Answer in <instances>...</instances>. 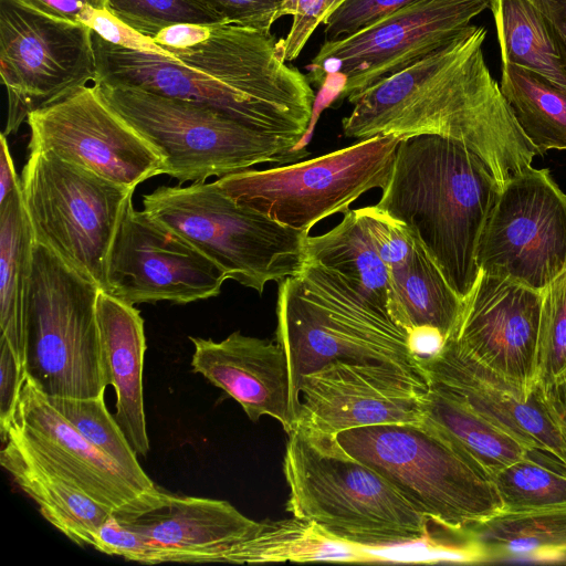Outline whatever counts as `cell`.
Masks as SVG:
<instances>
[{"instance_id": "obj_2", "label": "cell", "mask_w": 566, "mask_h": 566, "mask_svg": "<svg viewBox=\"0 0 566 566\" xmlns=\"http://www.w3.org/2000/svg\"><path fill=\"white\" fill-rule=\"evenodd\" d=\"M375 205L403 224L463 300L480 269L478 248L502 187L462 143L438 136L402 138Z\"/></svg>"}, {"instance_id": "obj_48", "label": "cell", "mask_w": 566, "mask_h": 566, "mask_svg": "<svg viewBox=\"0 0 566 566\" xmlns=\"http://www.w3.org/2000/svg\"><path fill=\"white\" fill-rule=\"evenodd\" d=\"M344 0H328V8H327V12H326V15L324 17V19L331 13L333 12ZM323 19V20H324Z\"/></svg>"}, {"instance_id": "obj_10", "label": "cell", "mask_w": 566, "mask_h": 566, "mask_svg": "<svg viewBox=\"0 0 566 566\" xmlns=\"http://www.w3.org/2000/svg\"><path fill=\"white\" fill-rule=\"evenodd\" d=\"M401 139L375 136L310 160L243 170L216 182L237 203L295 230L345 213L367 191L382 189Z\"/></svg>"}, {"instance_id": "obj_39", "label": "cell", "mask_w": 566, "mask_h": 566, "mask_svg": "<svg viewBox=\"0 0 566 566\" xmlns=\"http://www.w3.org/2000/svg\"><path fill=\"white\" fill-rule=\"evenodd\" d=\"M95 549L143 564L163 563L158 548L144 535L123 524L112 513L101 525Z\"/></svg>"}, {"instance_id": "obj_26", "label": "cell", "mask_w": 566, "mask_h": 566, "mask_svg": "<svg viewBox=\"0 0 566 566\" xmlns=\"http://www.w3.org/2000/svg\"><path fill=\"white\" fill-rule=\"evenodd\" d=\"M317 560L379 562L370 547L336 537L317 524L295 516L258 522L252 533L223 558V563L232 564Z\"/></svg>"}, {"instance_id": "obj_7", "label": "cell", "mask_w": 566, "mask_h": 566, "mask_svg": "<svg viewBox=\"0 0 566 566\" xmlns=\"http://www.w3.org/2000/svg\"><path fill=\"white\" fill-rule=\"evenodd\" d=\"M99 289L34 243L25 304L24 369L48 397L105 395L96 314Z\"/></svg>"}, {"instance_id": "obj_28", "label": "cell", "mask_w": 566, "mask_h": 566, "mask_svg": "<svg viewBox=\"0 0 566 566\" xmlns=\"http://www.w3.org/2000/svg\"><path fill=\"white\" fill-rule=\"evenodd\" d=\"M389 275L395 296L392 322L408 335L432 329L446 342L460 322L464 300L449 285L416 238L407 262Z\"/></svg>"}, {"instance_id": "obj_6", "label": "cell", "mask_w": 566, "mask_h": 566, "mask_svg": "<svg viewBox=\"0 0 566 566\" xmlns=\"http://www.w3.org/2000/svg\"><path fill=\"white\" fill-rule=\"evenodd\" d=\"M144 211L171 229L243 286L264 292L269 282L297 274L307 231L285 227L237 203L216 182L160 186L143 197Z\"/></svg>"}, {"instance_id": "obj_3", "label": "cell", "mask_w": 566, "mask_h": 566, "mask_svg": "<svg viewBox=\"0 0 566 566\" xmlns=\"http://www.w3.org/2000/svg\"><path fill=\"white\" fill-rule=\"evenodd\" d=\"M287 434L283 473L292 516L368 547L428 536L430 521L384 476L349 454L336 436L298 424Z\"/></svg>"}, {"instance_id": "obj_24", "label": "cell", "mask_w": 566, "mask_h": 566, "mask_svg": "<svg viewBox=\"0 0 566 566\" xmlns=\"http://www.w3.org/2000/svg\"><path fill=\"white\" fill-rule=\"evenodd\" d=\"M304 262L323 269L344 293L376 316L392 322L395 296L388 269L355 210L345 212L343 220L324 234H308Z\"/></svg>"}, {"instance_id": "obj_38", "label": "cell", "mask_w": 566, "mask_h": 566, "mask_svg": "<svg viewBox=\"0 0 566 566\" xmlns=\"http://www.w3.org/2000/svg\"><path fill=\"white\" fill-rule=\"evenodd\" d=\"M419 0H344L324 20L326 40L348 36Z\"/></svg>"}, {"instance_id": "obj_20", "label": "cell", "mask_w": 566, "mask_h": 566, "mask_svg": "<svg viewBox=\"0 0 566 566\" xmlns=\"http://www.w3.org/2000/svg\"><path fill=\"white\" fill-rule=\"evenodd\" d=\"M9 439L114 512L144 494L130 476L88 442L29 379L1 441Z\"/></svg>"}, {"instance_id": "obj_47", "label": "cell", "mask_w": 566, "mask_h": 566, "mask_svg": "<svg viewBox=\"0 0 566 566\" xmlns=\"http://www.w3.org/2000/svg\"><path fill=\"white\" fill-rule=\"evenodd\" d=\"M544 391L566 444V374L558 381L544 389Z\"/></svg>"}, {"instance_id": "obj_36", "label": "cell", "mask_w": 566, "mask_h": 566, "mask_svg": "<svg viewBox=\"0 0 566 566\" xmlns=\"http://www.w3.org/2000/svg\"><path fill=\"white\" fill-rule=\"evenodd\" d=\"M542 294L537 385L546 389L566 374V271Z\"/></svg>"}, {"instance_id": "obj_42", "label": "cell", "mask_w": 566, "mask_h": 566, "mask_svg": "<svg viewBox=\"0 0 566 566\" xmlns=\"http://www.w3.org/2000/svg\"><path fill=\"white\" fill-rule=\"evenodd\" d=\"M82 23L90 27L106 42L119 48L176 59L153 39L119 21L107 9H91L83 18Z\"/></svg>"}, {"instance_id": "obj_9", "label": "cell", "mask_w": 566, "mask_h": 566, "mask_svg": "<svg viewBox=\"0 0 566 566\" xmlns=\"http://www.w3.org/2000/svg\"><path fill=\"white\" fill-rule=\"evenodd\" d=\"M20 177L34 241L106 292L109 249L134 189L50 150H31Z\"/></svg>"}, {"instance_id": "obj_25", "label": "cell", "mask_w": 566, "mask_h": 566, "mask_svg": "<svg viewBox=\"0 0 566 566\" xmlns=\"http://www.w3.org/2000/svg\"><path fill=\"white\" fill-rule=\"evenodd\" d=\"M1 465L30 496L41 515L80 546L95 547L98 528L114 512L78 485L46 468L13 441H2Z\"/></svg>"}, {"instance_id": "obj_31", "label": "cell", "mask_w": 566, "mask_h": 566, "mask_svg": "<svg viewBox=\"0 0 566 566\" xmlns=\"http://www.w3.org/2000/svg\"><path fill=\"white\" fill-rule=\"evenodd\" d=\"M500 88L538 155L566 150V93L537 73L506 62H502Z\"/></svg>"}, {"instance_id": "obj_16", "label": "cell", "mask_w": 566, "mask_h": 566, "mask_svg": "<svg viewBox=\"0 0 566 566\" xmlns=\"http://www.w3.org/2000/svg\"><path fill=\"white\" fill-rule=\"evenodd\" d=\"M223 271L181 235L126 203L106 266V292L132 304H187L220 294Z\"/></svg>"}, {"instance_id": "obj_27", "label": "cell", "mask_w": 566, "mask_h": 566, "mask_svg": "<svg viewBox=\"0 0 566 566\" xmlns=\"http://www.w3.org/2000/svg\"><path fill=\"white\" fill-rule=\"evenodd\" d=\"M461 536L474 560L542 558L566 554V507L500 511Z\"/></svg>"}, {"instance_id": "obj_29", "label": "cell", "mask_w": 566, "mask_h": 566, "mask_svg": "<svg viewBox=\"0 0 566 566\" xmlns=\"http://www.w3.org/2000/svg\"><path fill=\"white\" fill-rule=\"evenodd\" d=\"M34 243L20 188L0 206V327L1 336L23 365L25 304Z\"/></svg>"}, {"instance_id": "obj_13", "label": "cell", "mask_w": 566, "mask_h": 566, "mask_svg": "<svg viewBox=\"0 0 566 566\" xmlns=\"http://www.w3.org/2000/svg\"><path fill=\"white\" fill-rule=\"evenodd\" d=\"M476 261L480 272L538 292L566 271V195L548 169L527 167L502 187Z\"/></svg>"}, {"instance_id": "obj_32", "label": "cell", "mask_w": 566, "mask_h": 566, "mask_svg": "<svg viewBox=\"0 0 566 566\" xmlns=\"http://www.w3.org/2000/svg\"><path fill=\"white\" fill-rule=\"evenodd\" d=\"M423 409V420L438 428L492 476L530 450L511 434L433 388H427Z\"/></svg>"}, {"instance_id": "obj_40", "label": "cell", "mask_w": 566, "mask_h": 566, "mask_svg": "<svg viewBox=\"0 0 566 566\" xmlns=\"http://www.w3.org/2000/svg\"><path fill=\"white\" fill-rule=\"evenodd\" d=\"M328 8V0H285L277 12V20L292 15V25L285 38L279 40L277 46L285 62L298 57L308 39L323 22Z\"/></svg>"}, {"instance_id": "obj_12", "label": "cell", "mask_w": 566, "mask_h": 566, "mask_svg": "<svg viewBox=\"0 0 566 566\" xmlns=\"http://www.w3.org/2000/svg\"><path fill=\"white\" fill-rule=\"evenodd\" d=\"M490 0H419L348 36L325 40L307 66L311 84L342 77L348 98L450 42Z\"/></svg>"}, {"instance_id": "obj_17", "label": "cell", "mask_w": 566, "mask_h": 566, "mask_svg": "<svg viewBox=\"0 0 566 566\" xmlns=\"http://www.w3.org/2000/svg\"><path fill=\"white\" fill-rule=\"evenodd\" d=\"M427 388L391 365L333 363L303 378L296 426L337 436L361 427L420 423Z\"/></svg>"}, {"instance_id": "obj_34", "label": "cell", "mask_w": 566, "mask_h": 566, "mask_svg": "<svg viewBox=\"0 0 566 566\" xmlns=\"http://www.w3.org/2000/svg\"><path fill=\"white\" fill-rule=\"evenodd\" d=\"M45 397L88 442L124 470L143 493L156 489L115 417L107 410L104 395L92 398Z\"/></svg>"}, {"instance_id": "obj_23", "label": "cell", "mask_w": 566, "mask_h": 566, "mask_svg": "<svg viewBox=\"0 0 566 566\" xmlns=\"http://www.w3.org/2000/svg\"><path fill=\"white\" fill-rule=\"evenodd\" d=\"M96 314L104 377L116 394L114 417L135 452L146 457L150 446L143 394L144 319L134 305L101 290Z\"/></svg>"}, {"instance_id": "obj_22", "label": "cell", "mask_w": 566, "mask_h": 566, "mask_svg": "<svg viewBox=\"0 0 566 566\" xmlns=\"http://www.w3.org/2000/svg\"><path fill=\"white\" fill-rule=\"evenodd\" d=\"M192 371L222 389L251 421L262 416L277 420L286 433L296 426L290 367L282 346L237 331L216 342L189 336Z\"/></svg>"}, {"instance_id": "obj_14", "label": "cell", "mask_w": 566, "mask_h": 566, "mask_svg": "<svg viewBox=\"0 0 566 566\" xmlns=\"http://www.w3.org/2000/svg\"><path fill=\"white\" fill-rule=\"evenodd\" d=\"M29 151L50 150L61 159L134 189L165 175L160 153L104 98L85 85L32 112Z\"/></svg>"}, {"instance_id": "obj_37", "label": "cell", "mask_w": 566, "mask_h": 566, "mask_svg": "<svg viewBox=\"0 0 566 566\" xmlns=\"http://www.w3.org/2000/svg\"><path fill=\"white\" fill-rule=\"evenodd\" d=\"M355 211L388 272L401 268L415 247V238L409 230L376 206L363 207Z\"/></svg>"}, {"instance_id": "obj_8", "label": "cell", "mask_w": 566, "mask_h": 566, "mask_svg": "<svg viewBox=\"0 0 566 566\" xmlns=\"http://www.w3.org/2000/svg\"><path fill=\"white\" fill-rule=\"evenodd\" d=\"M95 84L107 103L160 153L165 175L180 184L308 155L297 151L294 140L253 129L200 104L134 86Z\"/></svg>"}, {"instance_id": "obj_30", "label": "cell", "mask_w": 566, "mask_h": 566, "mask_svg": "<svg viewBox=\"0 0 566 566\" xmlns=\"http://www.w3.org/2000/svg\"><path fill=\"white\" fill-rule=\"evenodd\" d=\"M502 62L533 71L566 93L564 61L543 17L528 0H490Z\"/></svg>"}, {"instance_id": "obj_46", "label": "cell", "mask_w": 566, "mask_h": 566, "mask_svg": "<svg viewBox=\"0 0 566 566\" xmlns=\"http://www.w3.org/2000/svg\"><path fill=\"white\" fill-rule=\"evenodd\" d=\"M20 188L21 177L14 169L7 136L2 133L0 137V206Z\"/></svg>"}, {"instance_id": "obj_4", "label": "cell", "mask_w": 566, "mask_h": 566, "mask_svg": "<svg viewBox=\"0 0 566 566\" xmlns=\"http://www.w3.org/2000/svg\"><path fill=\"white\" fill-rule=\"evenodd\" d=\"M336 438L420 514L454 534L503 510L493 476L426 420L355 428Z\"/></svg>"}, {"instance_id": "obj_15", "label": "cell", "mask_w": 566, "mask_h": 566, "mask_svg": "<svg viewBox=\"0 0 566 566\" xmlns=\"http://www.w3.org/2000/svg\"><path fill=\"white\" fill-rule=\"evenodd\" d=\"M94 83L126 85L213 108L253 129L298 143L313 113L163 55L119 48L93 32ZM297 145V144H296Z\"/></svg>"}, {"instance_id": "obj_19", "label": "cell", "mask_w": 566, "mask_h": 566, "mask_svg": "<svg viewBox=\"0 0 566 566\" xmlns=\"http://www.w3.org/2000/svg\"><path fill=\"white\" fill-rule=\"evenodd\" d=\"M420 363L427 387L470 409L528 449L548 452L566 464V444L539 385L531 394L524 392L465 353L451 337Z\"/></svg>"}, {"instance_id": "obj_21", "label": "cell", "mask_w": 566, "mask_h": 566, "mask_svg": "<svg viewBox=\"0 0 566 566\" xmlns=\"http://www.w3.org/2000/svg\"><path fill=\"white\" fill-rule=\"evenodd\" d=\"M113 514L148 538L163 563H223L224 555L258 525L227 501L175 495L157 488Z\"/></svg>"}, {"instance_id": "obj_33", "label": "cell", "mask_w": 566, "mask_h": 566, "mask_svg": "<svg viewBox=\"0 0 566 566\" xmlns=\"http://www.w3.org/2000/svg\"><path fill=\"white\" fill-rule=\"evenodd\" d=\"M493 480L504 511L566 507V464L548 452L530 449Z\"/></svg>"}, {"instance_id": "obj_41", "label": "cell", "mask_w": 566, "mask_h": 566, "mask_svg": "<svg viewBox=\"0 0 566 566\" xmlns=\"http://www.w3.org/2000/svg\"><path fill=\"white\" fill-rule=\"evenodd\" d=\"M224 23L271 33L277 12L285 0H199Z\"/></svg>"}, {"instance_id": "obj_44", "label": "cell", "mask_w": 566, "mask_h": 566, "mask_svg": "<svg viewBox=\"0 0 566 566\" xmlns=\"http://www.w3.org/2000/svg\"><path fill=\"white\" fill-rule=\"evenodd\" d=\"M42 14L82 23L91 9H106L105 0H14Z\"/></svg>"}, {"instance_id": "obj_18", "label": "cell", "mask_w": 566, "mask_h": 566, "mask_svg": "<svg viewBox=\"0 0 566 566\" xmlns=\"http://www.w3.org/2000/svg\"><path fill=\"white\" fill-rule=\"evenodd\" d=\"M542 301V292L480 272L450 337L479 363L531 394L537 386Z\"/></svg>"}, {"instance_id": "obj_45", "label": "cell", "mask_w": 566, "mask_h": 566, "mask_svg": "<svg viewBox=\"0 0 566 566\" xmlns=\"http://www.w3.org/2000/svg\"><path fill=\"white\" fill-rule=\"evenodd\" d=\"M543 17L566 62V0H528Z\"/></svg>"}, {"instance_id": "obj_11", "label": "cell", "mask_w": 566, "mask_h": 566, "mask_svg": "<svg viewBox=\"0 0 566 566\" xmlns=\"http://www.w3.org/2000/svg\"><path fill=\"white\" fill-rule=\"evenodd\" d=\"M93 31L84 23L0 0V74L8 96L3 134L96 76Z\"/></svg>"}, {"instance_id": "obj_1", "label": "cell", "mask_w": 566, "mask_h": 566, "mask_svg": "<svg viewBox=\"0 0 566 566\" xmlns=\"http://www.w3.org/2000/svg\"><path fill=\"white\" fill-rule=\"evenodd\" d=\"M486 29L470 24L402 71L348 97L345 137L438 135L476 154L503 187L537 150L523 134L483 54Z\"/></svg>"}, {"instance_id": "obj_5", "label": "cell", "mask_w": 566, "mask_h": 566, "mask_svg": "<svg viewBox=\"0 0 566 566\" xmlns=\"http://www.w3.org/2000/svg\"><path fill=\"white\" fill-rule=\"evenodd\" d=\"M275 336L298 408L303 378L337 361L387 364L426 382L408 333L369 312L310 263L279 283Z\"/></svg>"}, {"instance_id": "obj_43", "label": "cell", "mask_w": 566, "mask_h": 566, "mask_svg": "<svg viewBox=\"0 0 566 566\" xmlns=\"http://www.w3.org/2000/svg\"><path fill=\"white\" fill-rule=\"evenodd\" d=\"M27 380L23 363L9 342L0 336V434L13 419Z\"/></svg>"}, {"instance_id": "obj_35", "label": "cell", "mask_w": 566, "mask_h": 566, "mask_svg": "<svg viewBox=\"0 0 566 566\" xmlns=\"http://www.w3.org/2000/svg\"><path fill=\"white\" fill-rule=\"evenodd\" d=\"M106 9L119 21L154 39L176 24L224 23L199 0H105Z\"/></svg>"}]
</instances>
